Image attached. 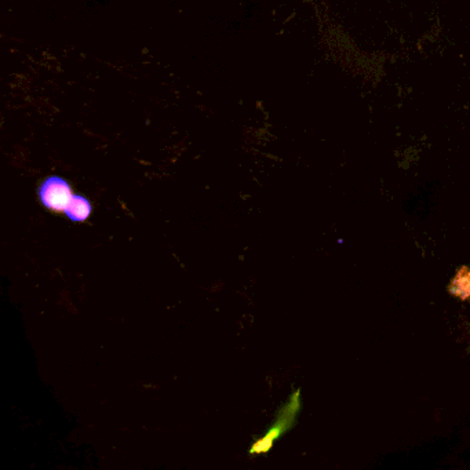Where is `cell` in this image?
Segmentation results:
<instances>
[{
    "mask_svg": "<svg viewBox=\"0 0 470 470\" xmlns=\"http://www.w3.org/2000/svg\"><path fill=\"white\" fill-rule=\"evenodd\" d=\"M37 194H39L40 203L45 209L57 212L65 211L73 197L70 184L64 178L57 176L45 179Z\"/></svg>",
    "mask_w": 470,
    "mask_h": 470,
    "instance_id": "6da1fadb",
    "label": "cell"
},
{
    "mask_svg": "<svg viewBox=\"0 0 470 470\" xmlns=\"http://www.w3.org/2000/svg\"><path fill=\"white\" fill-rule=\"evenodd\" d=\"M93 207L82 194H73L72 201L65 209V216L72 222H85L91 216Z\"/></svg>",
    "mask_w": 470,
    "mask_h": 470,
    "instance_id": "7a4b0ae2",
    "label": "cell"
},
{
    "mask_svg": "<svg viewBox=\"0 0 470 470\" xmlns=\"http://www.w3.org/2000/svg\"><path fill=\"white\" fill-rule=\"evenodd\" d=\"M449 292L455 297L461 300H467L470 297V269L469 268H461L457 273V276L452 280L449 285Z\"/></svg>",
    "mask_w": 470,
    "mask_h": 470,
    "instance_id": "3957f363",
    "label": "cell"
}]
</instances>
